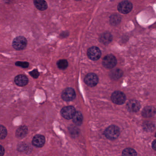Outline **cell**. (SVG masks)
<instances>
[{"instance_id": "6da1fadb", "label": "cell", "mask_w": 156, "mask_h": 156, "mask_svg": "<svg viewBox=\"0 0 156 156\" xmlns=\"http://www.w3.org/2000/svg\"><path fill=\"white\" fill-rule=\"evenodd\" d=\"M120 129L118 127L115 125H111L107 127L104 132V135L108 139L114 140L119 136Z\"/></svg>"}, {"instance_id": "7a4b0ae2", "label": "cell", "mask_w": 156, "mask_h": 156, "mask_svg": "<svg viewBox=\"0 0 156 156\" xmlns=\"http://www.w3.org/2000/svg\"><path fill=\"white\" fill-rule=\"evenodd\" d=\"M102 64L106 68L111 69L115 67L117 64V60L113 55H107L103 59Z\"/></svg>"}, {"instance_id": "3957f363", "label": "cell", "mask_w": 156, "mask_h": 156, "mask_svg": "<svg viewBox=\"0 0 156 156\" xmlns=\"http://www.w3.org/2000/svg\"><path fill=\"white\" fill-rule=\"evenodd\" d=\"M27 40L23 36H19L14 39L13 42V46L14 48L17 50H23L27 45Z\"/></svg>"}, {"instance_id": "277c9868", "label": "cell", "mask_w": 156, "mask_h": 156, "mask_svg": "<svg viewBox=\"0 0 156 156\" xmlns=\"http://www.w3.org/2000/svg\"><path fill=\"white\" fill-rule=\"evenodd\" d=\"M111 99L115 104L119 105H122L126 101V95L122 91H115L112 93Z\"/></svg>"}, {"instance_id": "5b68a950", "label": "cell", "mask_w": 156, "mask_h": 156, "mask_svg": "<svg viewBox=\"0 0 156 156\" xmlns=\"http://www.w3.org/2000/svg\"><path fill=\"white\" fill-rule=\"evenodd\" d=\"M76 110L72 106H68L64 107L61 111V114L66 119H72L76 114Z\"/></svg>"}, {"instance_id": "8992f818", "label": "cell", "mask_w": 156, "mask_h": 156, "mask_svg": "<svg viewBox=\"0 0 156 156\" xmlns=\"http://www.w3.org/2000/svg\"><path fill=\"white\" fill-rule=\"evenodd\" d=\"M118 9L120 13L122 14L128 13L132 10V3L128 1H124L119 4Z\"/></svg>"}, {"instance_id": "52a82bcc", "label": "cell", "mask_w": 156, "mask_h": 156, "mask_svg": "<svg viewBox=\"0 0 156 156\" xmlns=\"http://www.w3.org/2000/svg\"><path fill=\"white\" fill-rule=\"evenodd\" d=\"M87 55L90 59L96 61L100 59L101 55V52L98 48L94 46L88 49Z\"/></svg>"}, {"instance_id": "ba28073f", "label": "cell", "mask_w": 156, "mask_h": 156, "mask_svg": "<svg viewBox=\"0 0 156 156\" xmlns=\"http://www.w3.org/2000/svg\"><path fill=\"white\" fill-rule=\"evenodd\" d=\"M85 82L88 86L94 87L97 85L98 83V77L94 73H88L85 77Z\"/></svg>"}, {"instance_id": "9c48e42d", "label": "cell", "mask_w": 156, "mask_h": 156, "mask_svg": "<svg viewBox=\"0 0 156 156\" xmlns=\"http://www.w3.org/2000/svg\"><path fill=\"white\" fill-rule=\"evenodd\" d=\"M76 94L72 88H68L62 92V98L63 100L67 101H72L75 98Z\"/></svg>"}, {"instance_id": "30bf717a", "label": "cell", "mask_w": 156, "mask_h": 156, "mask_svg": "<svg viewBox=\"0 0 156 156\" xmlns=\"http://www.w3.org/2000/svg\"><path fill=\"white\" fill-rule=\"evenodd\" d=\"M127 109L130 112H136L140 110L141 107L139 102L136 100L129 101L127 105Z\"/></svg>"}, {"instance_id": "8fae6325", "label": "cell", "mask_w": 156, "mask_h": 156, "mask_svg": "<svg viewBox=\"0 0 156 156\" xmlns=\"http://www.w3.org/2000/svg\"><path fill=\"white\" fill-rule=\"evenodd\" d=\"M156 113V110L153 106H147L144 107L141 112V115L145 118H152Z\"/></svg>"}, {"instance_id": "7c38bea8", "label": "cell", "mask_w": 156, "mask_h": 156, "mask_svg": "<svg viewBox=\"0 0 156 156\" xmlns=\"http://www.w3.org/2000/svg\"><path fill=\"white\" fill-rule=\"evenodd\" d=\"M45 143V137L41 135L35 136L32 141L33 145L37 148H41L44 145Z\"/></svg>"}, {"instance_id": "4fadbf2b", "label": "cell", "mask_w": 156, "mask_h": 156, "mask_svg": "<svg viewBox=\"0 0 156 156\" xmlns=\"http://www.w3.org/2000/svg\"><path fill=\"white\" fill-rule=\"evenodd\" d=\"M15 84L19 86H25L28 84V80L27 77L23 74H20L17 76L14 79Z\"/></svg>"}, {"instance_id": "5bb4252c", "label": "cell", "mask_w": 156, "mask_h": 156, "mask_svg": "<svg viewBox=\"0 0 156 156\" xmlns=\"http://www.w3.org/2000/svg\"><path fill=\"white\" fill-rule=\"evenodd\" d=\"M112 40V35L109 32L103 33L99 37V41L103 44H109Z\"/></svg>"}, {"instance_id": "9a60e30c", "label": "cell", "mask_w": 156, "mask_h": 156, "mask_svg": "<svg viewBox=\"0 0 156 156\" xmlns=\"http://www.w3.org/2000/svg\"><path fill=\"white\" fill-rule=\"evenodd\" d=\"M28 132V129L26 126H21L17 129L16 136L18 138H23L25 137Z\"/></svg>"}, {"instance_id": "2e32d148", "label": "cell", "mask_w": 156, "mask_h": 156, "mask_svg": "<svg viewBox=\"0 0 156 156\" xmlns=\"http://www.w3.org/2000/svg\"><path fill=\"white\" fill-rule=\"evenodd\" d=\"M34 4L38 9L44 10L48 8V4L45 0H34Z\"/></svg>"}, {"instance_id": "e0dca14e", "label": "cell", "mask_w": 156, "mask_h": 156, "mask_svg": "<svg viewBox=\"0 0 156 156\" xmlns=\"http://www.w3.org/2000/svg\"><path fill=\"white\" fill-rule=\"evenodd\" d=\"M122 71L119 69H115L112 70L110 73V76L111 79L114 80H118L123 76Z\"/></svg>"}, {"instance_id": "ac0fdd59", "label": "cell", "mask_w": 156, "mask_h": 156, "mask_svg": "<svg viewBox=\"0 0 156 156\" xmlns=\"http://www.w3.org/2000/svg\"><path fill=\"white\" fill-rule=\"evenodd\" d=\"M72 119L73 123L77 126L81 125L83 122V115L80 112H76Z\"/></svg>"}, {"instance_id": "d6986e66", "label": "cell", "mask_w": 156, "mask_h": 156, "mask_svg": "<svg viewBox=\"0 0 156 156\" xmlns=\"http://www.w3.org/2000/svg\"><path fill=\"white\" fill-rule=\"evenodd\" d=\"M122 156H137L136 151L131 148H127L123 151Z\"/></svg>"}, {"instance_id": "ffe728a7", "label": "cell", "mask_w": 156, "mask_h": 156, "mask_svg": "<svg viewBox=\"0 0 156 156\" xmlns=\"http://www.w3.org/2000/svg\"><path fill=\"white\" fill-rule=\"evenodd\" d=\"M110 23L112 25H117L119 24L121 21V17L119 15L114 14L111 15L110 17Z\"/></svg>"}, {"instance_id": "44dd1931", "label": "cell", "mask_w": 156, "mask_h": 156, "mask_svg": "<svg viewBox=\"0 0 156 156\" xmlns=\"http://www.w3.org/2000/svg\"><path fill=\"white\" fill-rule=\"evenodd\" d=\"M57 66L60 69H65L68 66V61L65 59L59 60L57 63Z\"/></svg>"}, {"instance_id": "7402d4cb", "label": "cell", "mask_w": 156, "mask_h": 156, "mask_svg": "<svg viewBox=\"0 0 156 156\" xmlns=\"http://www.w3.org/2000/svg\"><path fill=\"white\" fill-rule=\"evenodd\" d=\"M8 134V132L4 126L0 125V139H4Z\"/></svg>"}, {"instance_id": "603a6c76", "label": "cell", "mask_w": 156, "mask_h": 156, "mask_svg": "<svg viewBox=\"0 0 156 156\" xmlns=\"http://www.w3.org/2000/svg\"><path fill=\"white\" fill-rule=\"evenodd\" d=\"M16 65L19 67H22L23 68H26L29 66V63L25 62H17L16 63Z\"/></svg>"}, {"instance_id": "cb8c5ba5", "label": "cell", "mask_w": 156, "mask_h": 156, "mask_svg": "<svg viewBox=\"0 0 156 156\" xmlns=\"http://www.w3.org/2000/svg\"><path fill=\"white\" fill-rule=\"evenodd\" d=\"M31 76L33 77V78L36 79L39 76V73L38 72V70L37 69H34V70L31 71V72H29Z\"/></svg>"}, {"instance_id": "d4e9b609", "label": "cell", "mask_w": 156, "mask_h": 156, "mask_svg": "<svg viewBox=\"0 0 156 156\" xmlns=\"http://www.w3.org/2000/svg\"><path fill=\"white\" fill-rule=\"evenodd\" d=\"M5 149L3 146L0 145V156H3L4 154Z\"/></svg>"}, {"instance_id": "484cf974", "label": "cell", "mask_w": 156, "mask_h": 156, "mask_svg": "<svg viewBox=\"0 0 156 156\" xmlns=\"http://www.w3.org/2000/svg\"><path fill=\"white\" fill-rule=\"evenodd\" d=\"M152 148L154 150L156 151V139L152 143Z\"/></svg>"}, {"instance_id": "4316f807", "label": "cell", "mask_w": 156, "mask_h": 156, "mask_svg": "<svg viewBox=\"0 0 156 156\" xmlns=\"http://www.w3.org/2000/svg\"><path fill=\"white\" fill-rule=\"evenodd\" d=\"M76 1H81V0H76Z\"/></svg>"}, {"instance_id": "83f0119b", "label": "cell", "mask_w": 156, "mask_h": 156, "mask_svg": "<svg viewBox=\"0 0 156 156\" xmlns=\"http://www.w3.org/2000/svg\"><path fill=\"white\" fill-rule=\"evenodd\" d=\"M155 137H156V133H155Z\"/></svg>"}, {"instance_id": "f1b7e54d", "label": "cell", "mask_w": 156, "mask_h": 156, "mask_svg": "<svg viewBox=\"0 0 156 156\" xmlns=\"http://www.w3.org/2000/svg\"><path fill=\"white\" fill-rule=\"evenodd\" d=\"M111 1H112V0H111Z\"/></svg>"}]
</instances>
